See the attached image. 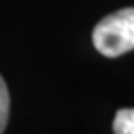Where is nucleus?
<instances>
[{"instance_id": "nucleus-3", "label": "nucleus", "mask_w": 134, "mask_h": 134, "mask_svg": "<svg viewBox=\"0 0 134 134\" xmlns=\"http://www.w3.org/2000/svg\"><path fill=\"white\" fill-rule=\"evenodd\" d=\"M9 108H10L9 89H7L4 79L0 77V134L5 131L7 120H9Z\"/></svg>"}, {"instance_id": "nucleus-1", "label": "nucleus", "mask_w": 134, "mask_h": 134, "mask_svg": "<svg viewBox=\"0 0 134 134\" xmlns=\"http://www.w3.org/2000/svg\"><path fill=\"white\" fill-rule=\"evenodd\" d=\"M96 51L106 58H119L134 49V7H125L98 23L92 30Z\"/></svg>"}, {"instance_id": "nucleus-2", "label": "nucleus", "mask_w": 134, "mask_h": 134, "mask_svg": "<svg viewBox=\"0 0 134 134\" xmlns=\"http://www.w3.org/2000/svg\"><path fill=\"white\" fill-rule=\"evenodd\" d=\"M115 134H134V108H122L113 120Z\"/></svg>"}]
</instances>
